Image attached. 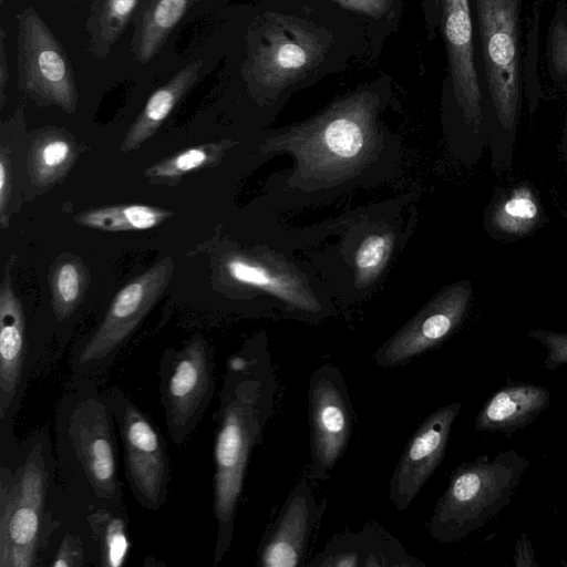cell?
Wrapping results in <instances>:
<instances>
[{
    "label": "cell",
    "mask_w": 567,
    "mask_h": 567,
    "mask_svg": "<svg viewBox=\"0 0 567 567\" xmlns=\"http://www.w3.org/2000/svg\"><path fill=\"white\" fill-rule=\"evenodd\" d=\"M90 284V272L83 261L73 255L60 256L49 272L51 306L55 321L71 319L82 303Z\"/></svg>",
    "instance_id": "25"
},
{
    "label": "cell",
    "mask_w": 567,
    "mask_h": 567,
    "mask_svg": "<svg viewBox=\"0 0 567 567\" xmlns=\"http://www.w3.org/2000/svg\"><path fill=\"white\" fill-rule=\"evenodd\" d=\"M310 566H424L410 556L401 544L375 522L367 523L361 532L334 536Z\"/></svg>",
    "instance_id": "19"
},
{
    "label": "cell",
    "mask_w": 567,
    "mask_h": 567,
    "mask_svg": "<svg viewBox=\"0 0 567 567\" xmlns=\"http://www.w3.org/2000/svg\"><path fill=\"white\" fill-rule=\"evenodd\" d=\"M326 43L312 27L288 19L272 25L251 60L254 80L266 89L297 81L321 59Z\"/></svg>",
    "instance_id": "16"
},
{
    "label": "cell",
    "mask_w": 567,
    "mask_h": 567,
    "mask_svg": "<svg viewBox=\"0 0 567 567\" xmlns=\"http://www.w3.org/2000/svg\"><path fill=\"white\" fill-rule=\"evenodd\" d=\"M393 247L389 234H373L365 237L354 255L355 280L359 286L373 282L385 266Z\"/></svg>",
    "instance_id": "30"
},
{
    "label": "cell",
    "mask_w": 567,
    "mask_h": 567,
    "mask_svg": "<svg viewBox=\"0 0 567 567\" xmlns=\"http://www.w3.org/2000/svg\"><path fill=\"white\" fill-rule=\"evenodd\" d=\"M346 8L358 10L370 16H379L391 0H334Z\"/></svg>",
    "instance_id": "35"
},
{
    "label": "cell",
    "mask_w": 567,
    "mask_h": 567,
    "mask_svg": "<svg viewBox=\"0 0 567 567\" xmlns=\"http://www.w3.org/2000/svg\"><path fill=\"white\" fill-rule=\"evenodd\" d=\"M550 392L529 382H513L495 391L475 419L480 432L511 434L534 421L550 404Z\"/></svg>",
    "instance_id": "21"
},
{
    "label": "cell",
    "mask_w": 567,
    "mask_h": 567,
    "mask_svg": "<svg viewBox=\"0 0 567 567\" xmlns=\"http://www.w3.org/2000/svg\"><path fill=\"white\" fill-rule=\"evenodd\" d=\"M275 390L267 354L245 348L227 360L214 444L215 566L230 547L249 455L271 416Z\"/></svg>",
    "instance_id": "1"
},
{
    "label": "cell",
    "mask_w": 567,
    "mask_h": 567,
    "mask_svg": "<svg viewBox=\"0 0 567 567\" xmlns=\"http://www.w3.org/2000/svg\"><path fill=\"white\" fill-rule=\"evenodd\" d=\"M79 156L74 138L61 130L41 132L32 140L28 153V169L38 186H51L61 181Z\"/></svg>",
    "instance_id": "23"
},
{
    "label": "cell",
    "mask_w": 567,
    "mask_h": 567,
    "mask_svg": "<svg viewBox=\"0 0 567 567\" xmlns=\"http://www.w3.org/2000/svg\"><path fill=\"white\" fill-rule=\"evenodd\" d=\"M137 0H93L87 22L91 51L104 56L125 29Z\"/></svg>",
    "instance_id": "29"
},
{
    "label": "cell",
    "mask_w": 567,
    "mask_h": 567,
    "mask_svg": "<svg viewBox=\"0 0 567 567\" xmlns=\"http://www.w3.org/2000/svg\"><path fill=\"white\" fill-rule=\"evenodd\" d=\"M375 115V97L358 92L272 138L266 148L292 153L298 172L315 182H334L368 161L377 142Z\"/></svg>",
    "instance_id": "4"
},
{
    "label": "cell",
    "mask_w": 567,
    "mask_h": 567,
    "mask_svg": "<svg viewBox=\"0 0 567 567\" xmlns=\"http://www.w3.org/2000/svg\"><path fill=\"white\" fill-rule=\"evenodd\" d=\"M514 565L516 567H538L534 548L526 532H522L516 542Z\"/></svg>",
    "instance_id": "34"
},
{
    "label": "cell",
    "mask_w": 567,
    "mask_h": 567,
    "mask_svg": "<svg viewBox=\"0 0 567 567\" xmlns=\"http://www.w3.org/2000/svg\"><path fill=\"white\" fill-rule=\"evenodd\" d=\"M492 120L486 125L492 167L513 165L519 115L518 0H476Z\"/></svg>",
    "instance_id": "6"
},
{
    "label": "cell",
    "mask_w": 567,
    "mask_h": 567,
    "mask_svg": "<svg viewBox=\"0 0 567 567\" xmlns=\"http://www.w3.org/2000/svg\"><path fill=\"white\" fill-rule=\"evenodd\" d=\"M3 35L4 32L1 30V61H0V90H1V105H3L4 100V87L6 83L9 80L8 66L6 62L4 48H3Z\"/></svg>",
    "instance_id": "36"
},
{
    "label": "cell",
    "mask_w": 567,
    "mask_h": 567,
    "mask_svg": "<svg viewBox=\"0 0 567 567\" xmlns=\"http://www.w3.org/2000/svg\"><path fill=\"white\" fill-rule=\"evenodd\" d=\"M168 209L143 205L125 204L89 208L74 216L78 225L103 231H137L155 228L168 219Z\"/></svg>",
    "instance_id": "24"
},
{
    "label": "cell",
    "mask_w": 567,
    "mask_h": 567,
    "mask_svg": "<svg viewBox=\"0 0 567 567\" xmlns=\"http://www.w3.org/2000/svg\"><path fill=\"white\" fill-rule=\"evenodd\" d=\"M529 465L515 450L461 463L436 502L429 520L430 536L450 544L486 525L509 504Z\"/></svg>",
    "instance_id": "5"
},
{
    "label": "cell",
    "mask_w": 567,
    "mask_h": 567,
    "mask_svg": "<svg viewBox=\"0 0 567 567\" xmlns=\"http://www.w3.org/2000/svg\"><path fill=\"white\" fill-rule=\"evenodd\" d=\"M309 476L324 481L342 456L352 431V405L341 371L324 363L309 382Z\"/></svg>",
    "instance_id": "12"
},
{
    "label": "cell",
    "mask_w": 567,
    "mask_h": 567,
    "mask_svg": "<svg viewBox=\"0 0 567 567\" xmlns=\"http://www.w3.org/2000/svg\"><path fill=\"white\" fill-rule=\"evenodd\" d=\"M550 64L556 74H567V27L561 22H557L553 29Z\"/></svg>",
    "instance_id": "32"
},
{
    "label": "cell",
    "mask_w": 567,
    "mask_h": 567,
    "mask_svg": "<svg viewBox=\"0 0 567 567\" xmlns=\"http://www.w3.org/2000/svg\"><path fill=\"white\" fill-rule=\"evenodd\" d=\"M54 442L56 472L69 493L91 508L124 509L115 419L97 379L72 377L66 384Z\"/></svg>",
    "instance_id": "2"
},
{
    "label": "cell",
    "mask_w": 567,
    "mask_h": 567,
    "mask_svg": "<svg viewBox=\"0 0 567 567\" xmlns=\"http://www.w3.org/2000/svg\"><path fill=\"white\" fill-rule=\"evenodd\" d=\"M124 447L125 475L137 503L148 511L166 502L171 462L166 443L152 420L118 386L104 390Z\"/></svg>",
    "instance_id": "9"
},
{
    "label": "cell",
    "mask_w": 567,
    "mask_h": 567,
    "mask_svg": "<svg viewBox=\"0 0 567 567\" xmlns=\"http://www.w3.org/2000/svg\"><path fill=\"white\" fill-rule=\"evenodd\" d=\"M11 162L9 151L4 147L0 152V224L2 228L8 227V206L11 197L12 182Z\"/></svg>",
    "instance_id": "33"
},
{
    "label": "cell",
    "mask_w": 567,
    "mask_h": 567,
    "mask_svg": "<svg viewBox=\"0 0 567 567\" xmlns=\"http://www.w3.org/2000/svg\"><path fill=\"white\" fill-rule=\"evenodd\" d=\"M462 402L441 406L429 414L408 441L390 481L389 498L404 511L441 464Z\"/></svg>",
    "instance_id": "15"
},
{
    "label": "cell",
    "mask_w": 567,
    "mask_h": 567,
    "mask_svg": "<svg viewBox=\"0 0 567 567\" xmlns=\"http://www.w3.org/2000/svg\"><path fill=\"white\" fill-rule=\"evenodd\" d=\"M87 520L99 548V566H123L130 548L125 511L90 507Z\"/></svg>",
    "instance_id": "27"
},
{
    "label": "cell",
    "mask_w": 567,
    "mask_h": 567,
    "mask_svg": "<svg viewBox=\"0 0 567 567\" xmlns=\"http://www.w3.org/2000/svg\"><path fill=\"white\" fill-rule=\"evenodd\" d=\"M320 511L307 480L287 497L276 520L264 536L257 555L261 567L305 566L311 532Z\"/></svg>",
    "instance_id": "17"
},
{
    "label": "cell",
    "mask_w": 567,
    "mask_h": 567,
    "mask_svg": "<svg viewBox=\"0 0 567 567\" xmlns=\"http://www.w3.org/2000/svg\"><path fill=\"white\" fill-rule=\"evenodd\" d=\"M159 399L172 442L183 445L204 416L215 392L212 346L193 336L178 349L164 352L158 369Z\"/></svg>",
    "instance_id": "8"
},
{
    "label": "cell",
    "mask_w": 567,
    "mask_h": 567,
    "mask_svg": "<svg viewBox=\"0 0 567 567\" xmlns=\"http://www.w3.org/2000/svg\"><path fill=\"white\" fill-rule=\"evenodd\" d=\"M200 65V61L188 64L150 96L125 134L120 147L121 152L135 151L154 136L181 99L197 81Z\"/></svg>",
    "instance_id": "22"
},
{
    "label": "cell",
    "mask_w": 567,
    "mask_h": 567,
    "mask_svg": "<svg viewBox=\"0 0 567 567\" xmlns=\"http://www.w3.org/2000/svg\"><path fill=\"white\" fill-rule=\"evenodd\" d=\"M547 216L532 182L497 186L483 218L486 233L495 240L514 241L540 228Z\"/></svg>",
    "instance_id": "20"
},
{
    "label": "cell",
    "mask_w": 567,
    "mask_h": 567,
    "mask_svg": "<svg viewBox=\"0 0 567 567\" xmlns=\"http://www.w3.org/2000/svg\"><path fill=\"white\" fill-rule=\"evenodd\" d=\"M221 270L233 284L264 290L301 311L318 309L316 298L298 272L269 252L227 254L221 259Z\"/></svg>",
    "instance_id": "18"
},
{
    "label": "cell",
    "mask_w": 567,
    "mask_h": 567,
    "mask_svg": "<svg viewBox=\"0 0 567 567\" xmlns=\"http://www.w3.org/2000/svg\"><path fill=\"white\" fill-rule=\"evenodd\" d=\"M231 145V142L224 141L184 150L151 165L144 171V176L151 184L175 185L186 174L216 165Z\"/></svg>",
    "instance_id": "26"
},
{
    "label": "cell",
    "mask_w": 567,
    "mask_h": 567,
    "mask_svg": "<svg viewBox=\"0 0 567 567\" xmlns=\"http://www.w3.org/2000/svg\"><path fill=\"white\" fill-rule=\"evenodd\" d=\"M443 34L454 95L467 127L473 151L482 156L487 143L482 92L474 64L473 28L468 0H441Z\"/></svg>",
    "instance_id": "14"
},
{
    "label": "cell",
    "mask_w": 567,
    "mask_h": 567,
    "mask_svg": "<svg viewBox=\"0 0 567 567\" xmlns=\"http://www.w3.org/2000/svg\"><path fill=\"white\" fill-rule=\"evenodd\" d=\"M31 348L25 313L7 267L0 286V455L12 453L20 442L13 425L32 375Z\"/></svg>",
    "instance_id": "11"
},
{
    "label": "cell",
    "mask_w": 567,
    "mask_h": 567,
    "mask_svg": "<svg viewBox=\"0 0 567 567\" xmlns=\"http://www.w3.org/2000/svg\"><path fill=\"white\" fill-rule=\"evenodd\" d=\"M561 152H563V156L566 161V164H567V124L564 128V133H563V138H561Z\"/></svg>",
    "instance_id": "37"
},
{
    "label": "cell",
    "mask_w": 567,
    "mask_h": 567,
    "mask_svg": "<svg viewBox=\"0 0 567 567\" xmlns=\"http://www.w3.org/2000/svg\"><path fill=\"white\" fill-rule=\"evenodd\" d=\"M528 337L538 341L547 349L543 363L546 370L555 371L558 367L567 364V332L530 329Z\"/></svg>",
    "instance_id": "31"
},
{
    "label": "cell",
    "mask_w": 567,
    "mask_h": 567,
    "mask_svg": "<svg viewBox=\"0 0 567 567\" xmlns=\"http://www.w3.org/2000/svg\"><path fill=\"white\" fill-rule=\"evenodd\" d=\"M473 297L472 282H455L435 296L405 326L389 338L374 353L382 368L406 364L441 344L464 321Z\"/></svg>",
    "instance_id": "13"
},
{
    "label": "cell",
    "mask_w": 567,
    "mask_h": 567,
    "mask_svg": "<svg viewBox=\"0 0 567 567\" xmlns=\"http://www.w3.org/2000/svg\"><path fill=\"white\" fill-rule=\"evenodd\" d=\"M18 20V80L30 99L74 112L78 92L72 65L54 34L38 12L24 8Z\"/></svg>",
    "instance_id": "10"
},
{
    "label": "cell",
    "mask_w": 567,
    "mask_h": 567,
    "mask_svg": "<svg viewBox=\"0 0 567 567\" xmlns=\"http://www.w3.org/2000/svg\"><path fill=\"white\" fill-rule=\"evenodd\" d=\"M189 0H158L145 13L135 42L137 61L148 62L159 50L172 29L182 19Z\"/></svg>",
    "instance_id": "28"
},
{
    "label": "cell",
    "mask_w": 567,
    "mask_h": 567,
    "mask_svg": "<svg viewBox=\"0 0 567 567\" xmlns=\"http://www.w3.org/2000/svg\"><path fill=\"white\" fill-rule=\"evenodd\" d=\"M56 463L38 429L0 455V567H34L59 527Z\"/></svg>",
    "instance_id": "3"
},
{
    "label": "cell",
    "mask_w": 567,
    "mask_h": 567,
    "mask_svg": "<svg viewBox=\"0 0 567 567\" xmlns=\"http://www.w3.org/2000/svg\"><path fill=\"white\" fill-rule=\"evenodd\" d=\"M173 271V259L165 257L118 290L97 327L72 350V377L100 379L159 300Z\"/></svg>",
    "instance_id": "7"
}]
</instances>
